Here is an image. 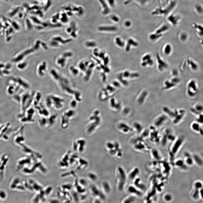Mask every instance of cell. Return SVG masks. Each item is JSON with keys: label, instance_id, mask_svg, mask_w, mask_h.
I'll return each mask as SVG.
<instances>
[{"label": "cell", "instance_id": "36", "mask_svg": "<svg viewBox=\"0 0 203 203\" xmlns=\"http://www.w3.org/2000/svg\"><path fill=\"white\" fill-rule=\"evenodd\" d=\"M195 116V121L200 124L203 125V113L200 114Z\"/></svg>", "mask_w": 203, "mask_h": 203}, {"label": "cell", "instance_id": "3", "mask_svg": "<svg viewBox=\"0 0 203 203\" xmlns=\"http://www.w3.org/2000/svg\"><path fill=\"white\" fill-rule=\"evenodd\" d=\"M186 115V111L183 108L174 109V112L170 119L173 124L177 125L183 121Z\"/></svg>", "mask_w": 203, "mask_h": 203}, {"label": "cell", "instance_id": "31", "mask_svg": "<svg viewBox=\"0 0 203 203\" xmlns=\"http://www.w3.org/2000/svg\"><path fill=\"white\" fill-rule=\"evenodd\" d=\"M154 61L151 57L146 60L143 61L141 65L143 67H145L148 66H152L154 65Z\"/></svg>", "mask_w": 203, "mask_h": 203}, {"label": "cell", "instance_id": "48", "mask_svg": "<svg viewBox=\"0 0 203 203\" xmlns=\"http://www.w3.org/2000/svg\"><path fill=\"white\" fill-rule=\"evenodd\" d=\"M131 22L130 21H126L125 23V25L127 27H129L131 25Z\"/></svg>", "mask_w": 203, "mask_h": 203}, {"label": "cell", "instance_id": "12", "mask_svg": "<svg viewBox=\"0 0 203 203\" xmlns=\"http://www.w3.org/2000/svg\"><path fill=\"white\" fill-rule=\"evenodd\" d=\"M189 127L192 131L203 136V125L195 120L191 122L189 125Z\"/></svg>", "mask_w": 203, "mask_h": 203}, {"label": "cell", "instance_id": "34", "mask_svg": "<svg viewBox=\"0 0 203 203\" xmlns=\"http://www.w3.org/2000/svg\"><path fill=\"white\" fill-rule=\"evenodd\" d=\"M195 11L198 14L201 15L203 12L202 6L200 4L197 3L194 6Z\"/></svg>", "mask_w": 203, "mask_h": 203}, {"label": "cell", "instance_id": "1", "mask_svg": "<svg viewBox=\"0 0 203 203\" xmlns=\"http://www.w3.org/2000/svg\"><path fill=\"white\" fill-rule=\"evenodd\" d=\"M116 187L118 192L124 190L128 179V175L124 168L121 166H118L116 170Z\"/></svg>", "mask_w": 203, "mask_h": 203}, {"label": "cell", "instance_id": "47", "mask_svg": "<svg viewBox=\"0 0 203 203\" xmlns=\"http://www.w3.org/2000/svg\"><path fill=\"white\" fill-rule=\"evenodd\" d=\"M108 3L111 7H113L115 5V0H108Z\"/></svg>", "mask_w": 203, "mask_h": 203}, {"label": "cell", "instance_id": "15", "mask_svg": "<svg viewBox=\"0 0 203 203\" xmlns=\"http://www.w3.org/2000/svg\"><path fill=\"white\" fill-rule=\"evenodd\" d=\"M140 173V170L139 168L137 167H134L131 169L129 173L127 175L128 178L133 181L135 179L138 177Z\"/></svg>", "mask_w": 203, "mask_h": 203}, {"label": "cell", "instance_id": "20", "mask_svg": "<svg viewBox=\"0 0 203 203\" xmlns=\"http://www.w3.org/2000/svg\"><path fill=\"white\" fill-rule=\"evenodd\" d=\"M175 165L177 167L185 170L187 169L188 166L185 164L184 161L180 159L176 161L175 162Z\"/></svg>", "mask_w": 203, "mask_h": 203}, {"label": "cell", "instance_id": "13", "mask_svg": "<svg viewBox=\"0 0 203 203\" xmlns=\"http://www.w3.org/2000/svg\"><path fill=\"white\" fill-rule=\"evenodd\" d=\"M190 112L194 116L203 113V106L201 103L197 102L192 105L189 109Z\"/></svg>", "mask_w": 203, "mask_h": 203}, {"label": "cell", "instance_id": "2", "mask_svg": "<svg viewBox=\"0 0 203 203\" xmlns=\"http://www.w3.org/2000/svg\"><path fill=\"white\" fill-rule=\"evenodd\" d=\"M161 138L160 142L162 145H166L169 143H172L175 140L176 136L172 128H166L161 132Z\"/></svg>", "mask_w": 203, "mask_h": 203}, {"label": "cell", "instance_id": "16", "mask_svg": "<svg viewBox=\"0 0 203 203\" xmlns=\"http://www.w3.org/2000/svg\"><path fill=\"white\" fill-rule=\"evenodd\" d=\"M102 190L106 195L110 193L111 187L110 183L106 181H103L101 184Z\"/></svg>", "mask_w": 203, "mask_h": 203}, {"label": "cell", "instance_id": "38", "mask_svg": "<svg viewBox=\"0 0 203 203\" xmlns=\"http://www.w3.org/2000/svg\"><path fill=\"white\" fill-rule=\"evenodd\" d=\"M194 188L198 189H200L202 188V182L200 181H196L194 183Z\"/></svg>", "mask_w": 203, "mask_h": 203}, {"label": "cell", "instance_id": "4", "mask_svg": "<svg viewBox=\"0 0 203 203\" xmlns=\"http://www.w3.org/2000/svg\"><path fill=\"white\" fill-rule=\"evenodd\" d=\"M185 137L184 135H180L176 136L175 140L172 143L170 148L171 154L173 156L177 154L185 141Z\"/></svg>", "mask_w": 203, "mask_h": 203}, {"label": "cell", "instance_id": "22", "mask_svg": "<svg viewBox=\"0 0 203 203\" xmlns=\"http://www.w3.org/2000/svg\"><path fill=\"white\" fill-rule=\"evenodd\" d=\"M137 197L133 195L130 194L124 198L122 201L121 202L124 203H132L135 202Z\"/></svg>", "mask_w": 203, "mask_h": 203}, {"label": "cell", "instance_id": "33", "mask_svg": "<svg viewBox=\"0 0 203 203\" xmlns=\"http://www.w3.org/2000/svg\"><path fill=\"white\" fill-rule=\"evenodd\" d=\"M188 63L189 65L193 70H196L198 69V66L197 64L192 59H188Z\"/></svg>", "mask_w": 203, "mask_h": 203}, {"label": "cell", "instance_id": "32", "mask_svg": "<svg viewBox=\"0 0 203 203\" xmlns=\"http://www.w3.org/2000/svg\"><path fill=\"white\" fill-rule=\"evenodd\" d=\"M151 155L153 158L156 160H160L161 158L160 154L157 150H152L151 152Z\"/></svg>", "mask_w": 203, "mask_h": 203}, {"label": "cell", "instance_id": "23", "mask_svg": "<svg viewBox=\"0 0 203 203\" xmlns=\"http://www.w3.org/2000/svg\"><path fill=\"white\" fill-rule=\"evenodd\" d=\"M99 29L101 31H115L117 30V28L114 26H103L99 27Z\"/></svg>", "mask_w": 203, "mask_h": 203}, {"label": "cell", "instance_id": "17", "mask_svg": "<svg viewBox=\"0 0 203 203\" xmlns=\"http://www.w3.org/2000/svg\"><path fill=\"white\" fill-rule=\"evenodd\" d=\"M170 29L169 25L167 24L164 23L162 25L155 30V33L162 35L167 32Z\"/></svg>", "mask_w": 203, "mask_h": 203}, {"label": "cell", "instance_id": "50", "mask_svg": "<svg viewBox=\"0 0 203 203\" xmlns=\"http://www.w3.org/2000/svg\"><path fill=\"white\" fill-rule=\"evenodd\" d=\"M1 71H0V74H1Z\"/></svg>", "mask_w": 203, "mask_h": 203}, {"label": "cell", "instance_id": "49", "mask_svg": "<svg viewBox=\"0 0 203 203\" xmlns=\"http://www.w3.org/2000/svg\"><path fill=\"white\" fill-rule=\"evenodd\" d=\"M142 3H145L148 1L149 0H139Z\"/></svg>", "mask_w": 203, "mask_h": 203}, {"label": "cell", "instance_id": "40", "mask_svg": "<svg viewBox=\"0 0 203 203\" xmlns=\"http://www.w3.org/2000/svg\"><path fill=\"white\" fill-rule=\"evenodd\" d=\"M187 34L185 33H182L180 34V38L182 40L185 41L187 39Z\"/></svg>", "mask_w": 203, "mask_h": 203}, {"label": "cell", "instance_id": "41", "mask_svg": "<svg viewBox=\"0 0 203 203\" xmlns=\"http://www.w3.org/2000/svg\"><path fill=\"white\" fill-rule=\"evenodd\" d=\"M116 43L117 45L120 47H123L124 46V43L120 39L117 37L116 39Z\"/></svg>", "mask_w": 203, "mask_h": 203}, {"label": "cell", "instance_id": "30", "mask_svg": "<svg viewBox=\"0 0 203 203\" xmlns=\"http://www.w3.org/2000/svg\"><path fill=\"white\" fill-rule=\"evenodd\" d=\"M200 189L194 188L191 194L192 198L196 200L200 198L199 195Z\"/></svg>", "mask_w": 203, "mask_h": 203}, {"label": "cell", "instance_id": "8", "mask_svg": "<svg viewBox=\"0 0 203 203\" xmlns=\"http://www.w3.org/2000/svg\"><path fill=\"white\" fill-rule=\"evenodd\" d=\"M167 17L168 23L173 26L175 27L178 26L181 20V16L176 13H170Z\"/></svg>", "mask_w": 203, "mask_h": 203}, {"label": "cell", "instance_id": "19", "mask_svg": "<svg viewBox=\"0 0 203 203\" xmlns=\"http://www.w3.org/2000/svg\"><path fill=\"white\" fill-rule=\"evenodd\" d=\"M184 161L187 166H192L194 164V162L192 156L188 152H186L184 154Z\"/></svg>", "mask_w": 203, "mask_h": 203}, {"label": "cell", "instance_id": "24", "mask_svg": "<svg viewBox=\"0 0 203 203\" xmlns=\"http://www.w3.org/2000/svg\"><path fill=\"white\" fill-rule=\"evenodd\" d=\"M193 27L195 31L200 36H202L203 26L200 24L194 23L193 24Z\"/></svg>", "mask_w": 203, "mask_h": 203}, {"label": "cell", "instance_id": "6", "mask_svg": "<svg viewBox=\"0 0 203 203\" xmlns=\"http://www.w3.org/2000/svg\"><path fill=\"white\" fill-rule=\"evenodd\" d=\"M169 119V118L163 113L158 114L153 118L152 125L159 129L164 126Z\"/></svg>", "mask_w": 203, "mask_h": 203}, {"label": "cell", "instance_id": "26", "mask_svg": "<svg viewBox=\"0 0 203 203\" xmlns=\"http://www.w3.org/2000/svg\"><path fill=\"white\" fill-rule=\"evenodd\" d=\"M194 162L199 167H202L203 165V161L201 158L196 154L192 156Z\"/></svg>", "mask_w": 203, "mask_h": 203}, {"label": "cell", "instance_id": "29", "mask_svg": "<svg viewBox=\"0 0 203 203\" xmlns=\"http://www.w3.org/2000/svg\"><path fill=\"white\" fill-rule=\"evenodd\" d=\"M163 52L166 55H169L171 53L172 50V46L170 44L167 43L164 46L163 48Z\"/></svg>", "mask_w": 203, "mask_h": 203}, {"label": "cell", "instance_id": "46", "mask_svg": "<svg viewBox=\"0 0 203 203\" xmlns=\"http://www.w3.org/2000/svg\"><path fill=\"white\" fill-rule=\"evenodd\" d=\"M26 66V64L25 63H23L22 64H19L18 67L19 68L22 69L24 68Z\"/></svg>", "mask_w": 203, "mask_h": 203}, {"label": "cell", "instance_id": "25", "mask_svg": "<svg viewBox=\"0 0 203 203\" xmlns=\"http://www.w3.org/2000/svg\"><path fill=\"white\" fill-rule=\"evenodd\" d=\"M99 1L103 9V14L105 15L108 14L110 12V10L107 3L104 0H99Z\"/></svg>", "mask_w": 203, "mask_h": 203}, {"label": "cell", "instance_id": "43", "mask_svg": "<svg viewBox=\"0 0 203 203\" xmlns=\"http://www.w3.org/2000/svg\"><path fill=\"white\" fill-rule=\"evenodd\" d=\"M128 43L130 45H132L135 46H138V43H137L134 40L131 39H130L129 40H128Z\"/></svg>", "mask_w": 203, "mask_h": 203}, {"label": "cell", "instance_id": "21", "mask_svg": "<svg viewBox=\"0 0 203 203\" xmlns=\"http://www.w3.org/2000/svg\"><path fill=\"white\" fill-rule=\"evenodd\" d=\"M149 95L148 91L144 90L142 91L139 97V102L142 104H143L147 100Z\"/></svg>", "mask_w": 203, "mask_h": 203}, {"label": "cell", "instance_id": "5", "mask_svg": "<svg viewBox=\"0 0 203 203\" xmlns=\"http://www.w3.org/2000/svg\"><path fill=\"white\" fill-rule=\"evenodd\" d=\"M198 92L199 87L196 81L193 79L189 81L186 88V93L188 97L194 98L197 96Z\"/></svg>", "mask_w": 203, "mask_h": 203}, {"label": "cell", "instance_id": "35", "mask_svg": "<svg viewBox=\"0 0 203 203\" xmlns=\"http://www.w3.org/2000/svg\"><path fill=\"white\" fill-rule=\"evenodd\" d=\"M89 179L92 181H96L98 179V175L96 174L94 172H90L88 175Z\"/></svg>", "mask_w": 203, "mask_h": 203}, {"label": "cell", "instance_id": "11", "mask_svg": "<svg viewBox=\"0 0 203 203\" xmlns=\"http://www.w3.org/2000/svg\"><path fill=\"white\" fill-rule=\"evenodd\" d=\"M156 59L157 68L160 72H163L167 69L168 67V64L158 53L156 54Z\"/></svg>", "mask_w": 203, "mask_h": 203}, {"label": "cell", "instance_id": "45", "mask_svg": "<svg viewBox=\"0 0 203 203\" xmlns=\"http://www.w3.org/2000/svg\"><path fill=\"white\" fill-rule=\"evenodd\" d=\"M18 81L19 83L21 85H23V86L24 87H28V85H27L21 79H19Z\"/></svg>", "mask_w": 203, "mask_h": 203}, {"label": "cell", "instance_id": "10", "mask_svg": "<svg viewBox=\"0 0 203 203\" xmlns=\"http://www.w3.org/2000/svg\"><path fill=\"white\" fill-rule=\"evenodd\" d=\"M91 190V193L94 198L99 199L102 201L106 199V194L101 189L99 188L96 185L92 186Z\"/></svg>", "mask_w": 203, "mask_h": 203}, {"label": "cell", "instance_id": "37", "mask_svg": "<svg viewBox=\"0 0 203 203\" xmlns=\"http://www.w3.org/2000/svg\"><path fill=\"white\" fill-rule=\"evenodd\" d=\"M163 198L164 201L169 202L172 201L173 197L171 194L167 193L164 195Z\"/></svg>", "mask_w": 203, "mask_h": 203}, {"label": "cell", "instance_id": "39", "mask_svg": "<svg viewBox=\"0 0 203 203\" xmlns=\"http://www.w3.org/2000/svg\"><path fill=\"white\" fill-rule=\"evenodd\" d=\"M7 196L6 193L4 191L0 190V199L4 200L7 198Z\"/></svg>", "mask_w": 203, "mask_h": 203}, {"label": "cell", "instance_id": "9", "mask_svg": "<svg viewBox=\"0 0 203 203\" xmlns=\"http://www.w3.org/2000/svg\"><path fill=\"white\" fill-rule=\"evenodd\" d=\"M179 84L177 81L173 78L170 80H167L164 81L162 89L164 91L170 90L176 87Z\"/></svg>", "mask_w": 203, "mask_h": 203}, {"label": "cell", "instance_id": "18", "mask_svg": "<svg viewBox=\"0 0 203 203\" xmlns=\"http://www.w3.org/2000/svg\"><path fill=\"white\" fill-rule=\"evenodd\" d=\"M133 181L134 182L133 185L135 187L140 189L141 191L144 190L145 188V186L142 183L140 178L138 177L135 179Z\"/></svg>", "mask_w": 203, "mask_h": 203}, {"label": "cell", "instance_id": "28", "mask_svg": "<svg viewBox=\"0 0 203 203\" xmlns=\"http://www.w3.org/2000/svg\"><path fill=\"white\" fill-rule=\"evenodd\" d=\"M20 180L19 178L15 177L13 179L10 184V188L12 189H16L17 186L20 184Z\"/></svg>", "mask_w": 203, "mask_h": 203}, {"label": "cell", "instance_id": "44", "mask_svg": "<svg viewBox=\"0 0 203 203\" xmlns=\"http://www.w3.org/2000/svg\"><path fill=\"white\" fill-rule=\"evenodd\" d=\"M111 19L113 21L116 22H118L119 21V18L116 15H113L111 17Z\"/></svg>", "mask_w": 203, "mask_h": 203}, {"label": "cell", "instance_id": "14", "mask_svg": "<svg viewBox=\"0 0 203 203\" xmlns=\"http://www.w3.org/2000/svg\"><path fill=\"white\" fill-rule=\"evenodd\" d=\"M127 190L130 194L136 196L137 197H140L142 195V191L133 184L128 186Z\"/></svg>", "mask_w": 203, "mask_h": 203}, {"label": "cell", "instance_id": "27", "mask_svg": "<svg viewBox=\"0 0 203 203\" xmlns=\"http://www.w3.org/2000/svg\"><path fill=\"white\" fill-rule=\"evenodd\" d=\"M163 35L159 34L155 32L152 33L149 36V39L152 41L155 42L160 39Z\"/></svg>", "mask_w": 203, "mask_h": 203}, {"label": "cell", "instance_id": "7", "mask_svg": "<svg viewBox=\"0 0 203 203\" xmlns=\"http://www.w3.org/2000/svg\"><path fill=\"white\" fill-rule=\"evenodd\" d=\"M158 129L155 127L153 125L150 127L149 130V138L152 143H157L160 141L161 134Z\"/></svg>", "mask_w": 203, "mask_h": 203}, {"label": "cell", "instance_id": "42", "mask_svg": "<svg viewBox=\"0 0 203 203\" xmlns=\"http://www.w3.org/2000/svg\"><path fill=\"white\" fill-rule=\"evenodd\" d=\"M25 55L24 53L21 54V55H19L18 57H17L16 58L14 59L13 60V61L15 62H18L19 61L22 60L23 59L24 56Z\"/></svg>", "mask_w": 203, "mask_h": 203}]
</instances>
